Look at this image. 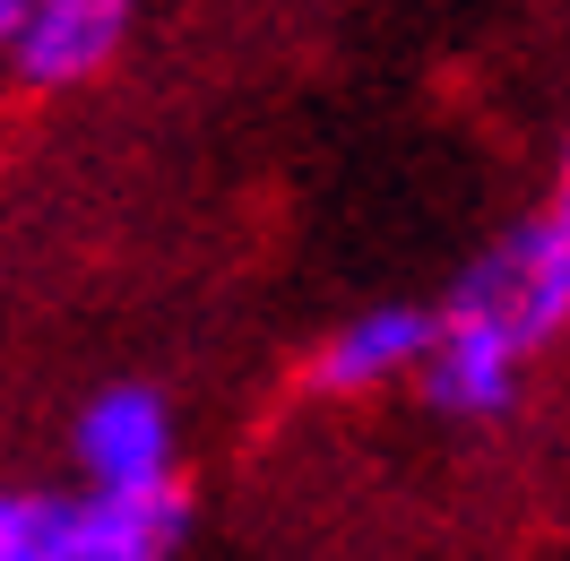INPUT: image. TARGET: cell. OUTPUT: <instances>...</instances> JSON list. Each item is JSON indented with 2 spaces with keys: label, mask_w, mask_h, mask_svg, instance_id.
I'll use <instances>...</instances> for the list:
<instances>
[{
  "label": "cell",
  "mask_w": 570,
  "mask_h": 561,
  "mask_svg": "<svg viewBox=\"0 0 570 561\" xmlns=\"http://www.w3.org/2000/svg\"><path fill=\"white\" fill-rule=\"evenodd\" d=\"M0 561H70V501L0 484Z\"/></svg>",
  "instance_id": "7"
},
{
  "label": "cell",
  "mask_w": 570,
  "mask_h": 561,
  "mask_svg": "<svg viewBox=\"0 0 570 561\" xmlns=\"http://www.w3.org/2000/svg\"><path fill=\"white\" fill-rule=\"evenodd\" d=\"M130 27H139V0H27L9 78L36 87V96H70V87H87L121 61Z\"/></svg>",
  "instance_id": "3"
},
{
  "label": "cell",
  "mask_w": 570,
  "mask_h": 561,
  "mask_svg": "<svg viewBox=\"0 0 570 561\" xmlns=\"http://www.w3.org/2000/svg\"><path fill=\"white\" fill-rule=\"evenodd\" d=\"M78 475L105 492H130V484H181V432H174V406L165 388L147 381H112L78 406Z\"/></svg>",
  "instance_id": "2"
},
{
  "label": "cell",
  "mask_w": 570,
  "mask_h": 561,
  "mask_svg": "<svg viewBox=\"0 0 570 561\" xmlns=\"http://www.w3.org/2000/svg\"><path fill=\"white\" fill-rule=\"evenodd\" d=\"M441 319H466V328L501 337L510 354L553 346L570 328V225L562 216H528L519 234H501L459 277V294L441 303Z\"/></svg>",
  "instance_id": "1"
},
{
  "label": "cell",
  "mask_w": 570,
  "mask_h": 561,
  "mask_svg": "<svg viewBox=\"0 0 570 561\" xmlns=\"http://www.w3.org/2000/svg\"><path fill=\"white\" fill-rule=\"evenodd\" d=\"M519 381H528V354H510L501 337L466 328V319H441L424 372H415L424 406H432V415H450V423H493V415H510V406H519Z\"/></svg>",
  "instance_id": "6"
},
{
  "label": "cell",
  "mask_w": 570,
  "mask_h": 561,
  "mask_svg": "<svg viewBox=\"0 0 570 561\" xmlns=\"http://www.w3.org/2000/svg\"><path fill=\"white\" fill-rule=\"evenodd\" d=\"M181 535H190L181 484H87L70 501V561H181Z\"/></svg>",
  "instance_id": "5"
},
{
  "label": "cell",
  "mask_w": 570,
  "mask_h": 561,
  "mask_svg": "<svg viewBox=\"0 0 570 561\" xmlns=\"http://www.w3.org/2000/svg\"><path fill=\"white\" fill-rule=\"evenodd\" d=\"M544 216H562V225H570V139H562V165H553V199H544Z\"/></svg>",
  "instance_id": "9"
},
{
  "label": "cell",
  "mask_w": 570,
  "mask_h": 561,
  "mask_svg": "<svg viewBox=\"0 0 570 561\" xmlns=\"http://www.w3.org/2000/svg\"><path fill=\"white\" fill-rule=\"evenodd\" d=\"M18 18H27V0H0V78H9V52H18Z\"/></svg>",
  "instance_id": "8"
},
{
  "label": "cell",
  "mask_w": 570,
  "mask_h": 561,
  "mask_svg": "<svg viewBox=\"0 0 570 561\" xmlns=\"http://www.w3.org/2000/svg\"><path fill=\"white\" fill-rule=\"evenodd\" d=\"M432 337H441V312H424V303H372V312L337 319L321 346H312L303 381L321 388V397H372V388H390V381H415Z\"/></svg>",
  "instance_id": "4"
}]
</instances>
